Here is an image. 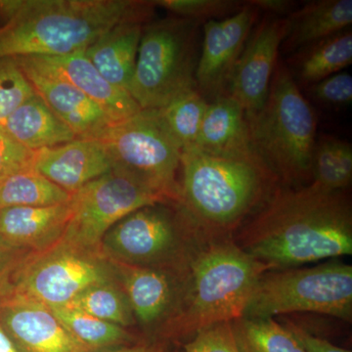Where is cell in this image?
<instances>
[{"label": "cell", "mask_w": 352, "mask_h": 352, "mask_svg": "<svg viewBox=\"0 0 352 352\" xmlns=\"http://www.w3.org/2000/svg\"><path fill=\"white\" fill-rule=\"evenodd\" d=\"M0 129L32 152L78 138L38 94L16 109L0 124Z\"/></svg>", "instance_id": "23"}, {"label": "cell", "mask_w": 352, "mask_h": 352, "mask_svg": "<svg viewBox=\"0 0 352 352\" xmlns=\"http://www.w3.org/2000/svg\"><path fill=\"white\" fill-rule=\"evenodd\" d=\"M183 352H241L231 323L203 329L183 344Z\"/></svg>", "instance_id": "33"}, {"label": "cell", "mask_w": 352, "mask_h": 352, "mask_svg": "<svg viewBox=\"0 0 352 352\" xmlns=\"http://www.w3.org/2000/svg\"><path fill=\"white\" fill-rule=\"evenodd\" d=\"M0 352H19L0 324Z\"/></svg>", "instance_id": "40"}, {"label": "cell", "mask_w": 352, "mask_h": 352, "mask_svg": "<svg viewBox=\"0 0 352 352\" xmlns=\"http://www.w3.org/2000/svg\"><path fill=\"white\" fill-rule=\"evenodd\" d=\"M0 324L19 352H92L69 335L50 307L22 296L0 298Z\"/></svg>", "instance_id": "15"}, {"label": "cell", "mask_w": 352, "mask_h": 352, "mask_svg": "<svg viewBox=\"0 0 352 352\" xmlns=\"http://www.w3.org/2000/svg\"><path fill=\"white\" fill-rule=\"evenodd\" d=\"M113 281H118L115 267L101 248L89 249L61 239L25 259L7 295L50 308L65 307L90 287Z\"/></svg>", "instance_id": "9"}, {"label": "cell", "mask_w": 352, "mask_h": 352, "mask_svg": "<svg viewBox=\"0 0 352 352\" xmlns=\"http://www.w3.org/2000/svg\"><path fill=\"white\" fill-rule=\"evenodd\" d=\"M168 203L124 171L113 168L72 195L73 212L61 239L100 249L106 233L126 215L148 206Z\"/></svg>", "instance_id": "11"}, {"label": "cell", "mask_w": 352, "mask_h": 352, "mask_svg": "<svg viewBox=\"0 0 352 352\" xmlns=\"http://www.w3.org/2000/svg\"><path fill=\"white\" fill-rule=\"evenodd\" d=\"M154 3L180 18L198 22L224 19L238 12L243 6L232 0H161Z\"/></svg>", "instance_id": "32"}, {"label": "cell", "mask_w": 352, "mask_h": 352, "mask_svg": "<svg viewBox=\"0 0 352 352\" xmlns=\"http://www.w3.org/2000/svg\"><path fill=\"white\" fill-rule=\"evenodd\" d=\"M178 205L208 240L233 238L254 208L278 188V179L261 159L183 150Z\"/></svg>", "instance_id": "3"}, {"label": "cell", "mask_w": 352, "mask_h": 352, "mask_svg": "<svg viewBox=\"0 0 352 352\" xmlns=\"http://www.w3.org/2000/svg\"><path fill=\"white\" fill-rule=\"evenodd\" d=\"M50 309L69 335L92 352L131 346L144 339L126 328L101 320L76 308L58 307Z\"/></svg>", "instance_id": "24"}, {"label": "cell", "mask_w": 352, "mask_h": 352, "mask_svg": "<svg viewBox=\"0 0 352 352\" xmlns=\"http://www.w3.org/2000/svg\"><path fill=\"white\" fill-rule=\"evenodd\" d=\"M310 312L351 323L352 266L330 261L305 268L270 270L259 277L245 310V318Z\"/></svg>", "instance_id": "8"}, {"label": "cell", "mask_w": 352, "mask_h": 352, "mask_svg": "<svg viewBox=\"0 0 352 352\" xmlns=\"http://www.w3.org/2000/svg\"><path fill=\"white\" fill-rule=\"evenodd\" d=\"M258 11L248 1L233 15L204 25L196 85L205 98L215 100L227 94L231 74L258 19Z\"/></svg>", "instance_id": "12"}, {"label": "cell", "mask_w": 352, "mask_h": 352, "mask_svg": "<svg viewBox=\"0 0 352 352\" xmlns=\"http://www.w3.org/2000/svg\"><path fill=\"white\" fill-rule=\"evenodd\" d=\"M252 6L258 10L266 11L267 13L279 15L280 18H287L295 12L296 2L289 0H252L249 1Z\"/></svg>", "instance_id": "39"}, {"label": "cell", "mask_w": 352, "mask_h": 352, "mask_svg": "<svg viewBox=\"0 0 352 352\" xmlns=\"http://www.w3.org/2000/svg\"><path fill=\"white\" fill-rule=\"evenodd\" d=\"M110 261L135 321L154 331V336L175 314L187 279L157 268Z\"/></svg>", "instance_id": "16"}, {"label": "cell", "mask_w": 352, "mask_h": 352, "mask_svg": "<svg viewBox=\"0 0 352 352\" xmlns=\"http://www.w3.org/2000/svg\"><path fill=\"white\" fill-rule=\"evenodd\" d=\"M241 352H305L284 324L273 318H242L231 322Z\"/></svg>", "instance_id": "28"}, {"label": "cell", "mask_w": 352, "mask_h": 352, "mask_svg": "<svg viewBox=\"0 0 352 352\" xmlns=\"http://www.w3.org/2000/svg\"><path fill=\"white\" fill-rule=\"evenodd\" d=\"M142 30V23H120L85 50V56L111 85L127 92L135 69Z\"/></svg>", "instance_id": "21"}, {"label": "cell", "mask_w": 352, "mask_h": 352, "mask_svg": "<svg viewBox=\"0 0 352 352\" xmlns=\"http://www.w3.org/2000/svg\"><path fill=\"white\" fill-rule=\"evenodd\" d=\"M266 271L270 268L243 251L234 238L207 241L192 259L175 314L153 338L177 342L203 329L242 318Z\"/></svg>", "instance_id": "4"}, {"label": "cell", "mask_w": 352, "mask_h": 352, "mask_svg": "<svg viewBox=\"0 0 352 352\" xmlns=\"http://www.w3.org/2000/svg\"><path fill=\"white\" fill-rule=\"evenodd\" d=\"M288 31V18L265 17L250 34L231 74L226 94L242 106L245 115L263 107L278 64L279 48Z\"/></svg>", "instance_id": "13"}, {"label": "cell", "mask_w": 352, "mask_h": 352, "mask_svg": "<svg viewBox=\"0 0 352 352\" xmlns=\"http://www.w3.org/2000/svg\"><path fill=\"white\" fill-rule=\"evenodd\" d=\"M311 92L317 100L331 105H347L352 101V76L340 72L312 85Z\"/></svg>", "instance_id": "35"}, {"label": "cell", "mask_w": 352, "mask_h": 352, "mask_svg": "<svg viewBox=\"0 0 352 352\" xmlns=\"http://www.w3.org/2000/svg\"><path fill=\"white\" fill-rule=\"evenodd\" d=\"M72 195L34 168H25L0 183V210L61 205L68 203Z\"/></svg>", "instance_id": "26"}, {"label": "cell", "mask_w": 352, "mask_h": 352, "mask_svg": "<svg viewBox=\"0 0 352 352\" xmlns=\"http://www.w3.org/2000/svg\"><path fill=\"white\" fill-rule=\"evenodd\" d=\"M65 307L82 310L120 327L127 329L136 323L126 294L118 281L90 287Z\"/></svg>", "instance_id": "30"}, {"label": "cell", "mask_w": 352, "mask_h": 352, "mask_svg": "<svg viewBox=\"0 0 352 352\" xmlns=\"http://www.w3.org/2000/svg\"><path fill=\"white\" fill-rule=\"evenodd\" d=\"M166 205L141 208L120 220L102 240L105 256L187 279L192 259L208 240L178 204L175 210Z\"/></svg>", "instance_id": "6"}, {"label": "cell", "mask_w": 352, "mask_h": 352, "mask_svg": "<svg viewBox=\"0 0 352 352\" xmlns=\"http://www.w3.org/2000/svg\"><path fill=\"white\" fill-rule=\"evenodd\" d=\"M99 140L107 148L113 168L124 171L170 203L178 204L182 150L157 110H141L113 124Z\"/></svg>", "instance_id": "10"}, {"label": "cell", "mask_w": 352, "mask_h": 352, "mask_svg": "<svg viewBox=\"0 0 352 352\" xmlns=\"http://www.w3.org/2000/svg\"><path fill=\"white\" fill-rule=\"evenodd\" d=\"M236 239L270 270L351 256V199L344 191H323L312 184L278 187Z\"/></svg>", "instance_id": "1"}, {"label": "cell", "mask_w": 352, "mask_h": 352, "mask_svg": "<svg viewBox=\"0 0 352 352\" xmlns=\"http://www.w3.org/2000/svg\"><path fill=\"white\" fill-rule=\"evenodd\" d=\"M32 168L74 194L112 170L113 164L101 140L76 138L34 152Z\"/></svg>", "instance_id": "17"}, {"label": "cell", "mask_w": 352, "mask_h": 352, "mask_svg": "<svg viewBox=\"0 0 352 352\" xmlns=\"http://www.w3.org/2000/svg\"><path fill=\"white\" fill-rule=\"evenodd\" d=\"M34 155L0 129V183L18 171L32 168Z\"/></svg>", "instance_id": "34"}, {"label": "cell", "mask_w": 352, "mask_h": 352, "mask_svg": "<svg viewBox=\"0 0 352 352\" xmlns=\"http://www.w3.org/2000/svg\"><path fill=\"white\" fill-rule=\"evenodd\" d=\"M72 212V199L48 207L1 208L0 245L21 251H44L63 237Z\"/></svg>", "instance_id": "19"}, {"label": "cell", "mask_w": 352, "mask_h": 352, "mask_svg": "<svg viewBox=\"0 0 352 352\" xmlns=\"http://www.w3.org/2000/svg\"><path fill=\"white\" fill-rule=\"evenodd\" d=\"M32 254L34 252L21 251L0 245V298L9 293L16 273Z\"/></svg>", "instance_id": "36"}, {"label": "cell", "mask_w": 352, "mask_h": 352, "mask_svg": "<svg viewBox=\"0 0 352 352\" xmlns=\"http://www.w3.org/2000/svg\"><path fill=\"white\" fill-rule=\"evenodd\" d=\"M254 150L284 185L311 178L316 120L291 71L277 64L258 112L245 115Z\"/></svg>", "instance_id": "5"}, {"label": "cell", "mask_w": 352, "mask_h": 352, "mask_svg": "<svg viewBox=\"0 0 352 352\" xmlns=\"http://www.w3.org/2000/svg\"><path fill=\"white\" fill-rule=\"evenodd\" d=\"M152 6L129 0L0 2L9 18L0 29V59L85 51L116 25L142 23L151 15Z\"/></svg>", "instance_id": "2"}, {"label": "cell", "mask_w": 352, "mask_h": 352, "mask_svg": "<svg viewBox=\"0 0 352 352\" xmlns=\"http://www.w3.org/2000/svg\"><path fill=\"white\" fill-rule=\"evenodd\" d=\"M284 325L295 336L305 352H351L349 349L335 346L329 340L308 332L295 322L287 320Z\"/></svg>", "instance_id": "37"}, {"label": "cell", "mask_w": 352, "mask_h": 352, "mask_svg": "<svg viewBox=\"0 0 352 352\" xmlns=\"http://www.w3.org/2000/svg\"><path fill=\"white\" fill-rule=\"evenodd\" d=\"M198 21L168 18L143 25L129 94L142 110H157L197 89Z\"/></svg>", "instance_id": "7"}, {"label": "cell", "mask_w": 352, "mask_h": 352, "mask_svg": "<svg viewBox=\"0 0 352 352\" xmlns=\"http://www.w3.org/2000/svg\"><path fill=\"white\" fill-rule=\"evenodd\" d=\"M312 182L327 192H342L352 179V146L346 141L321 138L315 143L312 155Z\"/></svg>", "instance_id": "27"}, {"label": "cell", "mask_w": 352, "mask_h": 352, "mask_svg": "<svg viewBox=\"0 0 352 352\" xmlns=\"http://www.w3.org/2000/svg\"><path fill=\"white\" fill-rule=\"evenodd\" d=\"M192 148L217 156L261 159L252 146L244 109L229 95L208 103Z\"/></svg>", "instance_id": "20"}, {"label": "cell", "mask_w": 352, "mask_h": 352, "mask_svg": "<svg viewBox=\"0 0 352 352\" xmlns=\"http://www.w3.org/2000/svg\"><path fill=\"white\" fill-rule=\"evenodd\" d=\"M173 342L156 338H144L140 342L131 346L115 347L105 351L95 352H178L171 346Z\"/></svg>", "instance_id": "38"}, {"label": "cell", "mask_w": 352, "mask_h": 352, "mask_svg": "<svg viewBox=\"0 0 352 352\" xmlns=\"http://www.w3.org/2000/svg\"><path fill=\"white\" fill-rule=\"evenodd\" d=\"M31 58L44 69L75 85L115 124L129 120L142 110L129 92L113 87L97 71L85 51L63 56Z\"/></svg>", "instance_id": "18"}, {"label": "cell", "mask_w": 352, "mask_h": 352, "mask_svg": "<svg viewBox=\"0 0 352 352\" xmlns=\"http://www.w3.org/2000/svg\"><path fill=\"white\" fill-rule=\"evenodd\" d=\"M34 91L80 139H100L113 124L107 113L75 85L54 75L31 57L14 58Z\"/></svg>", "instance_id": "14"}, {"label": "cell", "mask_w": 352, "mask_h": 352, "mask_svg": "<svg viewBox=\"0 0 352 352\" xmlns=\"http://www.w3.org/2000/svg\"><path fill=\"white\" fill-rule=\"evenodd\" d=\"M208 105L207 99L198 89H191L178 95L164 108L157 109L182 151L195 146Z\"/></svg>", "instance_id": "29"}, {"label": "cell", "mask_w": 352, "mask_h": 352, "mask_svg": "<svg viewBox=\"0 0 352 352\" xmlns=\"http://www.w3.org/2000/svg\"><path fill=\"white\" fill-rule=\"evenodd\" d=\"M32 83L14 58L0 59V124L34 96Z\"/></svg>", "instance_id": "31"}, {"label": "cell", "mask_w": 352, "mask_h": 352, "mask_svg": "<svg viewBox=\"0 0 352 352\" xmlns=\"http://www.w3.org/2000/svg\"><path fill=\"white\" fill-rule=\"evenodd\" d=\"M287 18L289 31L282 46L284 52H296L349 30L352 0L308 2Z\"/></svg>", "instance_id": "22"}, {"label": "cell", "mask_w": 352, "mask_h": 352, "mask_svg": "<svg viewBox=\"0 0 352 352\" xmlns=\"http://www.w3.org/2000/svg\"><path fill=\"white\" fill-rule=\"evenodd\" d=\"M351 63L352 34L346 30L300 50L296 69L300 80L314 85Z\"/></svg>", "instance_id": "25"}]
</instances>
